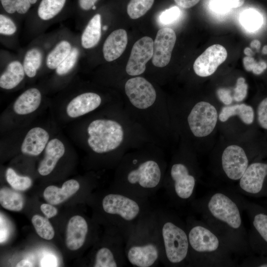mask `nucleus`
Instances as JSON below:
<instances>
[{
	"instance_id": "f257e3e1",
	"label": "nucleus",
	"mask_w": 267,
	"mask_h": 267,
	"mask_svg": "<svg viewBox=\"0 0 267 267\" xmlns=\"http://www.w3.org/2000/svg\"><path fill=\"white\" fill-rule=\"evenodd\" d=\"M241 195L230 189H219L191 203L202 220L223 240L233 254L245 255L250 249L244 225Z\"/></svg>"
},
{
	"instance_id": "f03ea898",
	"label": "nucleus",
	"mask_w": 267,
	"mask_h": 267,
	"mask_svg": "<svg viewBox=\"0 0 267 267\" xmlns=\"http://www.w3.org/2000/svg\"><path fill=\"white\" fill-rule=\"evenodd\" d=\"M166 170L162 147L147 143L123 157L117 166L113 190L148 198L163 187Z\"/></svg>"
},
{
	"instance_id": "7ed1b4c3",
	"label": "nucleus",
	"mask_w": 267,
	"mask_h": 267,
	"mask_svg": "<svg viewBox=\"0 0 267 267\" xmlns=\"http://www.w3.org/2000/svg\"><path fill=\"white\" fill-rule=\"evenodd\" d=\"M87 135L90 149L96 154L112 155L117 166L129 151L154 143L130 119L123 104L116 108L112 116L91 120L87 127Z\"/></svg>"
},
{
	"instance_id": "20e7f679",
	"label": "nucleus",
	"mask_w": 267,
	"mask_h": 267,
	"mask_svg": "<svg viewBox=\"0 0 267 267\" xmlns=\"http://www.w3.org/2000/svg\"><path fill=\"white\" fill-rule=\"evenodd\" d=\"M124 90L127 99L123 107L125 112L155 143L162 147L169 127L167 105L158 98L153 85L144 77L128 79Z\"/></svg>"
},
{
	"instance_id": "39448f33",
	"label": "nucleus",
	"mask_w": 267,
	"mask_h": 267,
	"mask_svg": "<svg viewBox=\"0 0 267 267\" xmlns=\"http://www.w3.org/2000/svg\"><path fill=\"white\" fill-rule=\"evenodd\" d=\"M189 242V267H235L233 254L221 237L202 220H185Z\"/></svg>"
},
{
	"instance_id": "423d86ee",
	"label": "nucleus",
	"mask_w": 267,
	"mask_h": 267,
	"mask_svg": "<svg viewBox=\"0 0 267 267\" xmlns=\"http://www.w3.org/2000/svg\"><path fill=\"white\" fill-rule=\"evenodd\" d=\"M127 262L134 267H155L161 262L162 248L155 209L142 218L129 236Z\"/></svg>"
},
{
	"instance_id": "0eeeda50",
	"label": "nucleus",
	"mask_w": 267,
	"mask_h": 267,
	"mask_svg": "<svg viewBox=\"0 0 267 267\" xmlns=\"http://www.w3.org/2000/svg\"><path fill=\"white\" fill-rule=\"evenodd\" d=\"M100 207L107 216L111 229L121 234L126 241L139 222L154 209L148 198L115 190L104 195L100 201Z\"/></svg>"
},
{
	"instance_id": "6e6552de",
	"label": "nucleus",
	"mask_w": 267,
	"mask_h": 267,
	"mask_svg": "<svg viewBox=\"0 0 267 267\" xmlns=\"http://www.w3.org/2000/svg\"><path fill=\"white\" fill-rule=\"evenodd\" d=\"M155 210L162 248L161 263L167 267H188L189 242L185 222L168 210Z\"/></svg>"
},
{
	"instance_id": "1a4fd4ad",
	"label": "nucleus",
	"mask_w": 267,
	"mask_h": 267,
	"mask_svg": "<svg viewBox=\"0 0 267 267\" xmlns=\"http://www.w3.org/2000/svg\"><path fill=\"white\" fill-rule=\"evenodd\" d=\"M190 160L176 157L166 170L163 187L171 202L183 206L194 200L197 177Z\"/></svg>"
},
{
	"instance_id": "9d476101",
	"label": "nucleus",
	"mask_w": 267,
	"mask_h": 267,
	"mask_svg": "<svg viewBox=\"0 0 267 267\" xmlns=\"http://www.w3.org/2000/svg\"><path fill=\"white\" fill-rule=\"evenodd\" d=\"M217 120L216 108L205 101L195 104L187 117L189 130L197 137H204L210 134L216 127Z\"/></svg>"
},
{
	"instance_id": "9b49d317",
	"label": "nucleus",
	"mask_w": 267,
	"mask_h": 267,
	"mask_svg": "<svg viewBox=\"0 0 267 267\" xmlns=\"http://www.w3.org/2000/svg\"><path fill=\"white\" fill-rule=\"evenodd\" d=\"M109 244L98 248L95 253L94 267H119L126 266V240L119 232L113 230Z\"/></svg>"
},
{
	"instance_id": "f8f14e48",
	"label": "nucleus",
	"mask_w": 267,
	"mask_h": 267,
	"mask_svg": "<svg viewBox=\"0 0 267 267\" xmlns=\"http://www.w3.org/2000/svg\"><path fill=\"white\" fill-rule=\"evenodd\" d=\"M267 177V164L255 162L250 164L238 181L235 189L232 190L244 195H257L265 190Z\"/></svg>"
},
{
	"instance_id": "ddd939ff",
	"label": "nucleus",
	"mask_w": 267,
	"mask_h": 267,
	"mask_svg": "<svg viewBox=\"0 0 267 267\" xmlns=\"http://www.w3.org/2000/svg\"><path fill=\"white\" fill-rule=\"evenodd\" d=\"M221 165L223 173L229 180L238 181L250 164L244 150L239 146L231 145L222 152Z\"/></svg>"
},
{
	"instance_id": "4468645a",
	"label": "nucleus",
	"mask_w": 267,
	"mask_h": 267,
	"mask_svg": "<svg viewBox=\"0 0 267 267\" xmlns=\"http://www.w3.org/2000/svg\"><path fill=\"white\" fill-rule=\"evenodd\" d=\"M153 43L152 38L145 36L134 44L126 67L128 75L139 76L145 72L146 64L153 56Z\"/></svg>"
},
{
	"instance_id": "2eb2a0df",
	"label": "nucleus",
	"mask_w": 267,
	"mask_h": 267,
	"mask_svg": "<svg viewBox=\"0 0 267 267\" xmlns=\"http://www.w3.org/2000/svg\"><path fill=\"white\" fill-rule=\"evenodd\" d=\"M227 56V51L222 45H212L196 58L193 64V70L200 77L210 76L225 60Z\"/></svg>"
},
{
	"instance_id": "dca6fc26",
	"label": "nucleus",
	"mask_w": 267,
	"mask_h": 267,
	"mask_svg": "<svg viewBox=\"0 0 267 267\" xmlns=\"http://www.w3.org/2000/svg\"><path fill=\"white\" fill-rule=\"evenodd\" d=\"M176 39V33L171 28H163L158 31L153 43L152 63L154 66L162 68L169 64Z\"/></svg>"
},
{
	"instance_id": "f3484780",
	"label": "nucleus",
	"mask_w": 267,
	"mask_h": 267,
	"mask_svg": "<svg viewBox=\"0 0 267 267\" xmlns=\"http://www.w3.org/2000/svg\"><path fill=\"white\" fill-rule=\"evenodd\" d=\"M102 98L98 93L87 92L73 98L66 108L67 115L73 118H78L90 113L101 105Z\"/></svg>"
},
{
	"instance_id": "a211bd4d",
	"label": "nucleus",
	"mask_w": 267,
	"mask_h": 267,
	"mask_svg": "<svg viewBox=\"0 0 267 267\" xmlns=\"http://www.w3.org/2000/svg\"><path fill=\"white\" fill-rule=\"evenodd\" d=\"M89 231L86 220L82 216H75L69 221L66 231L65 243L67 248L77 250L84 244Z\"/></svg>"
},
{
	"instance_id": "6ab92c4d",
	"label": "nucleus",
	"mask_w": 267,
	"mask_h": 267,
	"mask_svg": "<svg viewBox=\"0 0 267 267\" xmlns=\"http://www.w3.org/2000/svg\"><path fill=\"white\" fill-rule=\"evenodd\" d=\"M49 135L44 129L36 127L31 129L26 134L21 145V151L30 156H38L44 150Z\"/></svg>"
},
{
	"instance_id": "aec40b11",
	"label": "nucleus",
	"mask_w": 267,
	"mask_h": 267,
	"mask_svg": "<svg viewBox=\"0 0 267 267\" xmlns=\"http://www.w3.org/2000/svg\"><path fill=\"white\" fill-rule=\"evenodd\" d=\"M44 150V157L38 168L39 173L44 176L49 175L53 170L59 160L64 155L65 148L62 141L54 138L48 141Z\"/></svg>"
},
{
	"instance_id": "412c9836",
	"label": "nucleus",
	"mask_w": 267,
	"mask_h": 267,
	"mask_svg": "<svg viewBox=\"0 0 267 267\" xmlns=\"http://www.w3.org/2000/svg\"><path fill=\"white\" fill-rule=\"evenodd\" d=\"M127 43L128 36L125 30L120 29L112 32L103 44L105 59L111 62L119 58L125 51Z\"/></svg>"
},
{
	"instance_id": "4be33fe9",
	"label": "nucleus",
	"mask_w": 267,
	"mask_h": 267,
	"mask_svg": "<svg viewBox=\"0 0 267 267\" xmlns=\"http://www.w3.org/2000/svg\"><path fill=\"white\" fill-rule=\"evenodd\" d=\"M243 210L246 211L251 220L252 233L267 245V214L258 212L257 208L241 196Z\"/></svg>"
},
{
	"instance_id": "5701e85b",
	"label": "nucleus",
	"mask_w": 267,
	"mask_h": 267,
	"mask_svg": "<svg viewBox=\"0 0 267 267\" xmlns=\"http://www.w3.org/2000/svg\"><path fill=\"white\" fill-rule=\"evenodd\" d=\"M79 188L78 181L71 179L64 182L61 188L54 185L47 186L44 192V197L49 204L58 205L74 195Z\"/></svg>"
},
{
	"instance_id": "b1692460",
	"label": "nucleus",
	"mask_w": 267,
	"mask_h": 267,
	"mask_svg": "<svg viewBox=\"0 0 267 267\" xmlns=\"http://www.w3.org/2000/svg\"><path fill=\"white\" fill-rule=\"evenodd\" d=\"M42 101V95L36 88H30L21 94L13 105L14 112L19 115H25L35 111Z\"/></svg>"
},
{
	"instance_id": "393cba45",
	"label": "nucleus",
	"mask_w": 267,
	"mask_h": 267,
	"mask_svg": "<svg viewBox=\"0 0 267 267\" xmlns=\"http://www.w3.org/2000/svg\"><path fill=\"white\" fill-rule=\"evenodd\" d=\"M25 72L23 65L18 61H13L7 66L0 77V87L11 89L17 86L23 80Z\"/></svg>"
},
{
	"instance_id": "a878e982",
	"label": "nucleus",
	"mask_w": 267,
	"mask_h": 267,
	"mask_svg": "<svg viewBox=\"0 0 267 267\" xmlns=\"http://www.w3.org/2000/svg\"><path fill=\"white\" fill-rule=\"evenodd\" d=\"M101 36V15L95 14L89 20L81 36V44L85 48L95 46Z\"/></svg>"
},
{
	"instance_id": "bb28decb",
	"label": "nucleus",
	"mask_w": 267,
	"mask_h": 267,
	"mask_svg": "<svg viewBox=\"0 0 267 267\" xmlns=\"http://www.w3.org/2000/svg\"><path fill=\"white\" fill-rule=\"evenodd\" d=\"M237 115L245 124L253 122L254 112L253 108L244 103L226 106L222 108L219 118L221 122L226 121L231 116Z\"/></svg>"
},
{
	"instance_id": "cd10ccee",
	"label": "nucleus",
	"mask_w": 267,
	"mask_h": 267,
	"mask_svg": "<svg viewBox=\"0 0 267 267\" xmlns=\"http://www.w3.org/2000/svg\"><path fill=\"white\" fill-rule=\"evenodd\" d=\"M17 190L3 187L0 190V203L4 209L13 211L21 210L24 206L22 195Z\"/></svg>"
},
{
	"instance_id": "c85d7f7f",
	"label": "nucleus",
	"mask_w": 267,
	"mask_h": 267,
	"mask_svg": "<svg viewBox=\"0 0 267 267\" xmlns=\"http://www.w3.org/2000/svg\"><path fill=\"white\" fill-rule=\"evenodd\" d=\"M71 49V45L68 42H60L46 57V64L47 67L50 69H56L68 56Z\"/></svg>"
},
{
	"instance_id": "c756f323",
	"label": "nucleus",
	"mask_w": 267,
	"mask_h": 267,
	"mask_svg": "<svg viewBox=\"0 0 267 267\" xmlns=\"http://www.w3.org/2000/svg\"><path fill=\"white\" fill-rule=\"evenodd\" d=\"M66 0H42L38 9L39 17L48 20L57 15L62 9Z\"/></svg>"
},
{
	"instance_id": "7c9ffc66",
	"label": "nucleus",
	"mask_w": 267,
	"mask_h": 267,
	"mask_svg": "<svg viewBox=\"0 0 267 267\" xmlns=\"http://www.w3.org/2000/svg\"><path fill=\"white\" fill-rule=\"evenodd\" d=\"M42 62V54L40 49L34 48L29 50L26 52L23 61V66L25 74L28 77H34L37 70L41 67Z\"/></svg>"
},
{
	"instance_id": "2f4dec72",
	"label": "nucleus",
	"mask_w": 267,
	"mask_h": 267,
	"mask_svg": "<svg viewBox=\"0 0 267 267\" xmlns=\"http://www.w3.org/2000/svg\"><path fill=\"white\" fill-rule=\"evenodd\" d=\"M240 22L245 29L249 31H254L262 25L263 18L256 10L248 9L244 10L240 14Z\"/></svg>"
},
{
	"instance_id": "473e14b6",
	"label": "nucleus",
	"mask_w": 267,
	"mask_h": 267,
	"mask_svg": "<svg viewBox=\"0 0 267 267\" xmlns=\"http://www.w3.org/2000/svg\"><path fill=\"white\" fill-rule=\"evenodd\" d=\"M32 222L41 237L48 240L53 238L54 230L48 218L35 215L32 217Z\"/></svg>"
},
{
	"instance_id": "72a5a7b5",
	"label": "nucleus",
	"mask_w": 267,
	"mask_h": 267,
	"mask_svg": "<svg viewBox=\"0 0 267 267\" xmlns=\"http://www.w3.org/2000/svg\"><path fill=\"white\" fill-rule=\"evenodd\" d=\"M154 0H130L127 6L130 17L136 19L144 15L152 7Z\"/></svg>"
},
{
	"instance_id": "f704fd0d",
	"label": "nucleus",
	"mask_w": 267,
	"mask_h": 267,
	"mask_svg": "<svg viewBox=\"0 0 267 267\" xmlns=\"http://www.w3.org/2000/svg\"><path fill=\"white\" fill-rule=\"evenodd\" d=\"M5 177L8 183L17 191L26 190L31 186L32 180L29 177L18 175L11 168L6 170Z\"/></svg>"
},
{
	"instance_id": "c9c22d12",
	"label": "nucleus",
	"mask_w": 267,
	"mask_h": 267,
	"mask_svg": "<svg viewBox=\"0 0 267 267\" xmlns=\"http://www.w3.org/2000/svg\"><path fill=\"white\" fill-rule=\"evenodd\" d=\"M4 9L8 13L17 12L20 14L26 13L31 7L29 0H0Z\"/></svg>"
},
{
	"instance_id": "e433bc0d",
	"label": "nucleus",
	"mask_w": 267,
	"mask_h": 267,
	"mask_svg": "<svg viewBox=\"0 0 267 267\" xmlns=\"http://www.w3.org/2000/svg\"><path fill=\"white\" fill-rule=\"evenodd\" d=\"M79 54L77 47L72 48L70 52L65 59L56 69V72L59 76H63L69 73L74 67Z\"/></svg>"
},
{
	"instance_id": "4c0bfd02",
	"label": "nucleus",
	"mask_w": 267,
	"mask_h": 267,
	"mask_svg": "<svg viewBox=\"0 0 267 267\" xmlns=\"http://www.w3.org/2000/svg\"><path fill=\"white\" fill-rule=\"evenodd\" d=\"M181 11L178 7H171L161 12L159 17V21L164 25L172 24L178 20Z\"/></svg>"
},
{
	"instance_id": "58836bf2",
	"label": "nucleus",
	"mask_w": 267,
	"mask_h": 267,
	"mask_svg": "<svg viewBox=\"0 0 267 267\" xmlns=\"http://www.w3.org/2000/svg\"><path fill=\"white\" fill-rule=\"evenodd\" d=\"M248 92V85L243 77L239 78L236 82L235 88L234 89L233 99L237 102L243 101L246 97Z\"/></svg>"
},
{
	"instance_id": "ea45409f",
	"label": "nucleus",
	"mask_w": 267,
	"mask_h": 267,
	"mask_svg": "<svg viewBox=\"0 0 267 267\" xmlns=\"http://www.w3.org/2000/svg\"><path fill=\"white\" fill-rule=\"evenodd\" d=\"M16 27L13 21L8 17L0 15V33L4 35H11L15 33Z\"/></svg>"
},
{
	"instance_id": "a19ab883",
	"label": "nucleus",
	"mask_w": 267,
	"mask_h": 267,
	"mask_svg": "<svg viewBox=\"0 0 267 267\" xmlns=\"http://www.w3.org/2000/svg\"><path fill=\"white\" fill-rule=\"evenodd\" d=\"M257 115L260 125L267 130V97L260 103L257 109Z\"/></svg>"
},
{
	"instance_id": "79ce46f5",
	"label": "nucleus",
	"mask_w": 267,
	"mask_h": 267,
	"mask_svg": "<svg viewBox=\"0 0 267 267\" xmlns=\"http://www.w3.org/2000/svg\"><path fill=\"white\" fill-rule=\"evenodd\" d=\"M210 6L213 11L219 14L226 13L231 9L222 0H212Z\"/></svg>"
},
{
	"instance_id": "37998d69",
	"label": "nucleus",
	"mask_w": 267,
	"mask_h": 267,
	"mask_svg": "<svg viewBox=\"0 0 267 267\" xmlns=\"http://www.w3.org/2000/svg\"><path fill=\"white\" fill-rule=\"evenodd\" d=\"M217 95L219 99L225 105H229L232 102L233 97L231 91L226 88H220L217 90Z\"/></svg>"
},
{
	"instance_id": "c03bdc74",
	"label": "nucleus",
	"mask_w": 267,
	"mask_h": 267,
	"mask_svg": "<svg viewBox=\"0 0 267 267\" xmlns=\"http://www.w3.org/2000/svg\"><path fill=\"white\" fill-rule=\"evenodd\" d=\"M40 266L43 267H55L58 266L56 257L52 254L45 255L41 260Z\"/></svg>"
},
{
	"instance_id": "a18cd8bd",
	"label": "nucleus",
	"mask_w": 267,
	"mask_h": 267,
	"mask_svg": "<svg viewBox=\"0 0 267 267\" xmlns=\"http://www.w3.org/2000/svg\"><path fill=\"white\" fill-rule=\"evenodd\" d=\"M41 210L45 217L50 219L57 214V209L50 204H43L41 206Z\"/></svg>"
},
{
	"instance_id": "49530a36",
	"label": "nucleus",
	"mask_w": 267,
	"mask_h": 267,
	"mask_svg": "<svg viewBox=\"0 0 267 267\" xmlns=\"http://www.w3.org/2000/svg\"><path fill=\"white\" fill-rule=\"evenodd\" d=\"M0 242L2 243L4 242L8 237L9 235V229L2 215L0 214Z\"/></svg>"
},
{
	"instance_id": "de8ad7c7",
	"label": "nucleus",
	"mask_w": 267,
	"mask_h": 267,
	"mask_svg": "<svg viewBox=\"0 0 267 267\" xmlns=\"http://www.w3.org/2000/svg\"><path fill=\"white\" fill-rule=\"evenodd\" d=\"M244 67L247 71H252L257 61L252 56H246L243 59Z\"/></svg>"
},
{
	"instance_id": "09e8293b",
	"label": "nucleus",
	"mask_w": 267,
	"mask_h": 267,
	"mask_svg": "<svg viewBox=\"0 0 267 267\" xmlns=\"http://www.w3.org/2000/svg\"><path fill=\"white\" fill-rule=\"evenodd\" d=\"M176 4L183 8H189L195 5L200 0H174Z\"/></svg>"
},
{
	"instance_id": "8fccbe9b",
	"label": "nucleus",
	"mask_w": 267,
	"mask_h": 267,
	"mask_svg": "<svg viewBox=\"0 0 267 267\" xmlns=\"http://www.w3.org/2000/svg\"><path fill=\"white\" fill-rule=\"evenodd\" d=\"M97 0H79L80 7L84 10L92 8Z\"/></svg>"
},
{
	"instance_id": "3c124183",
	"label": "nucleus",
	"mask_w": 267,
	"mask_h": 267,
	"mask_svg": "<svg viewBox=\"0 0 267 267\" xmlns=\"http://www.w3.org/2000/svg\"><path fill=\"white\" fill-rule=\"evenodd\" d=\"M267 68V64L265 61L257 62L252 72L254 74L260 75Z\"/></svg>"
},
{
	"instance_id": "603ef678",
	"label": "nucleus",
	"mask_w": 267,
	"mask_h": 267,
	"mask_svg": "<svg viewBox=\"0 0 267 267\" xmlns=\"http://www.w3.org/2000/svg\"><path fill=\"white\" fill-rule=\"evenodd\" d=\"M231 8H238L244 4L245 0H222Z\"/></svg>"
},
{
	"instance_id": "864d4df0",
	"label": "nucleus",
	"mask_w": 267,
	"mask_h": 267,
	"mask_svg": "<svg viewBox=\"0 0 267 267\" xmlns=\"http://www.w3.org/2000/svg\"><path fill=\"white\" fill-rule=\"evenodd\" d=\"M33 264L27 260H22L19 262L17 265V267H33Z\"/></svg>"
},
{
	"instance_id": "5fc2aeb1",
	"label": "nucleus",
	"mask_w": 267,
	"mask_h": 267,
	"mask_svg": "<svg viewBox=\"0 0 267 267\" xmlns=\"http://www.w3.org/2000/svg\"><path fill=\"white\" fill-rule=\"evenodd\" d=\"M250 46L251 47L259 49L261 47V43L259 40H254L251 42Z\"/></svg>"
},
{
	"instance_id": "6e6d98bb",
	"label": "nucleus",
	"mask_w": 267,
	"mask_h": 267,
	"mask_svg": "<svg viewBox=\"0 0 267 267\" xmlns=\"http://www.w3.org/2000/svg\"><path fill=\"white\" fill-rule=\"evenodd\" d=\"M244 52L247 56H252L254 54V53L252 49H251L249 47H246L244 50Z\"/></svg>"
},
{
	"instance_id": "4d7b16f0",
	"label": "nucleus",
	"mask_w": 267,
	"mask_h": 267,
	"mask_svg": "<svg viewBox=\"0 0 267 267\" xmlns=\"http://www.w3.org/2000/svg\"><path fill=\"white\" fill-rule=\"evenodd\" d=\"M262 52L264 54H267V45H265L263 47Z\"/></svg>"
},
{
	"instance_id": "13d9d810",
	"label": "nucleus",
	"mask_w": 267,
	"mask_h": 267,
	"mask_svg": "<svg viewBox=\"0 0 267 267\" xmlns=\"http://www.w3.org/2000/svg\"><path fill=\"white\" fill-rule=\"evenodd\" d=\"M29 1L31 4H34L37 2V0H29Z\"/></svg>"
},
{
	"instance_id": "bf43d9fd",
	"label": "nucleus",
	"mask_w": 267,
	"mask_h": 267,
	"mask_svg": "<svg viewBox=\"0 0 267 267\" xmlns=\"http://www.w3.org/2000/svg\"><path fill=\"white\" fill-rule=\"evenodd\" d=\"M107 29V26H104L103 28H102V29L103 30L105 31V30H106Z\"/></svg>"
},
{
	"instance_id": "052dcab7",
	"label": "nucleus",
	"mask_w": 267,
	"mask_h": 267,
	"mask_svg": "<svg viewBox=\"0 0 267 267\" xmlns=\"http://www.w3.org/2000/svg\"><path fill=\"white\" fill-rule=\"evenodd\" d=\"M95 8H96V6L95 5L93 6L92 7V9L93 10L95 9Z\"/></svg>"
}]
</instances>
